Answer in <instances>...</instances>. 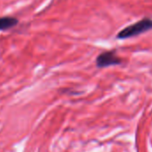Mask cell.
<instances>
[{
  "label": "cell",
  "instance_id": "2",
  "mask_svg": "<svg viewBox=\"0 0 152 152\" xmlns=\"http://www.w3.org/2000/svg\"><path fill=\"white\" fill-rule=\"evenodd\" d=\"M122 63V59L116 56V53L115 51H107L104 53H101L99 55L96 60L97 66L99 68L110 66V65H115Z\"/></svg>",
  "mask_w": 152,
  "mask_h": 152
},
{
  "label": "cell",
  "instance_id": "3",
  "mask_svg": "<svg viewBox=\"0 0 152 152\" xmlns=\"http://www.w3.org/2000/svg\"><path fill=\"white\" fill-rule=\"evenodd\" d=\"M19 23V20L15 16H0V31H8L15 27Z\"/></svg>",
  "mask_w": 152,
  "mask_h": 152
},
{
  "label": "cell",
  "instance_id": "1",
  "mask_svg": "<svg viewBox=\"0 0 152 152\" xmlns=\"http://www.w3.org/2000/svg\"><path fill=\"white\" fill-rule=\"evenodd\" d=\"M152 29V19L144 18L132 25L127 26L117 34V39H127L140 35Z\"/></svg>",
  "mask_w": 152,
  "mask_h": 152
}]
</instances>
